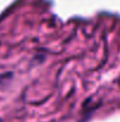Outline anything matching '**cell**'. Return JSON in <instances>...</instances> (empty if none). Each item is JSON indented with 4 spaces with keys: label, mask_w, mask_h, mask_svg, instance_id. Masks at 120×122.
<instances>
[]
</instances>
